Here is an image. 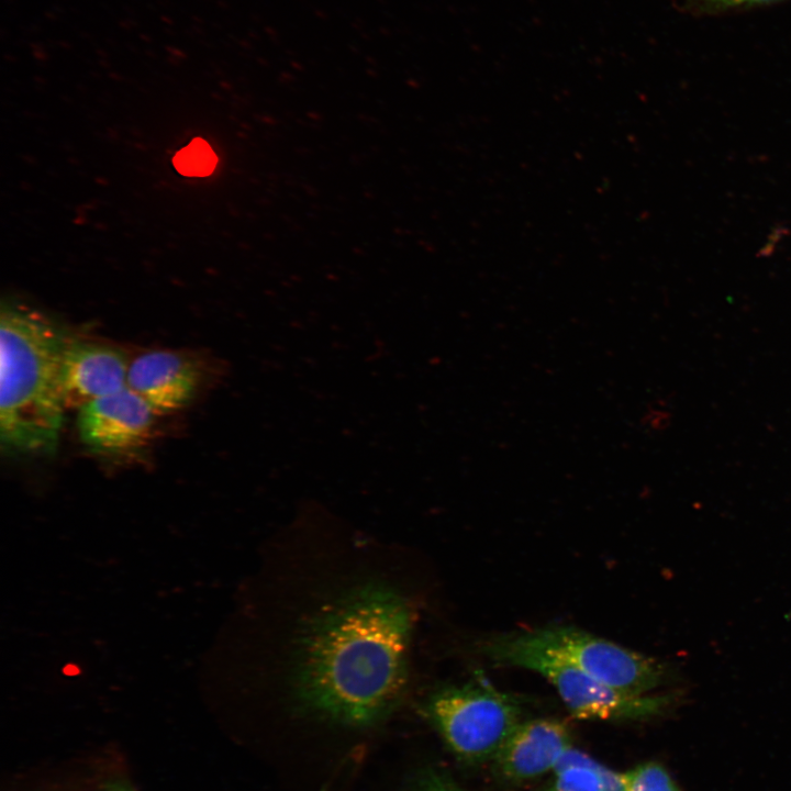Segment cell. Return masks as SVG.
Here are the masks:
<instances>
[{
  "label": "cell",
  "instance_id": "obj_1",
  "mask_svg": "<svg viewBox=\"0 0 791 791\" xmlns=\"http://www.w3.org/2000/svg\"><path fill=\"white\" fill-rule=\"evenodd\" d=\"M410 627L409 608L393 591L367 587L339 601L302 638L301 702L342 724L381 720L404 688Z\"/></svg>",
  "mask_w": 791,
  "mask_h": 791
},
{
  "label": "cell",
  "instance_id": "obj_2",
  "mask_svg": "<svg viewBox=\"0 0 791 791\" xmlns=\"http://www.w3.org/2000/svg\"><path fill=\"white\" fill-rule=\"evenodd\" d=\"M69 339L35 312L7 308L0 321V439L8 453L55 452L64 417L60 370Z\"/></svg>",
  "mask_w": 791,
  "mask_h": 791
},
{
  "label": "cell",
  "instance_id": "obj_3",
  "mask_svg": "<svg viewBox=\"0 0 791 791\" xmlns=\"http://www.w3.org/2000/svg\"><path fill=\"white\" fill-rule=\"evenodd\" d=\"M483 653L493 661L534 670L557 690L568 711L580 720L636 721L665 712L671 694H634L613 688L573 665L530 644L521 634L492 638Z\"/></svg>",
  "mask_w": 791,
  "mask_h": 791
},
{
  "label": "cell",
  "instance_id": "obj_4",
  "mask_svg": "<svg viewBox=\"0 0 791 791\" xmlns=\"http://www.w3.org/2000/svg\"><path fill=\"white\" fill-rule=\"evenodd\" d=\"M427 712L449 750L468 765L492 761L522 722L519 701L482 677L439 690Z\"/></svg>",
  "mask_w": 791,
  "mask_h": 791
},
{
  "label": "cell",
  "instance_id": "obj_5",
  "mask_svg": "<svg viewBox=\"0 0 791 791\" xmlns=\"http://www.w3.org/2000/svg\"><path fill=\"white\" fill-rule=\"evenodd\" d=\"M532 645L619 690L647 694L667 680L657 659L624 648L571 626H549L521 633Z\"/></svg>",
  "mask_w": 791,
  "mask_h": 791
},
{
  "label": "cell",
  "instance_id": "obj_6",
  "mask_svg": "<svg viewBox=\"0 0 791 791\" xmlns=\"http://www.w3.org/2000/svg\"><path fill=\"white\" fill-rule=\"evenodd\" d=\"M156 414L130 388L96 399L79 409L78 432L93 453L131 454L148 442Z\"/></svg>",
  "mask_w": 791,
  "mask_h": 791
},
{
  "label": "cell",
  "instance_id": "obj_7",
  "mask_svg": "<svg viewBox=\"0 0 791 791\" xmlns=\"http://www.w3.org/2000/svg\"><path fill=\"white\" fill-rule=\"evenodd\" d=\"M572 740L570 727L560 720L522 721L493 758L495 772L511 783L552 773Z\"/></svg>",
  "mask_w": 791,
  "mask_h": 791
},
{
  "label": "cell",
  "instance_id": "obj_8",
  "mask_svg": "<svg viewBox=\"0 0 791 791\" xmlns=\"http://www.w3.org/2000/svg\"><path fill=\"white\" fill-rule=\"evenodd\" d=\"M129 365L124 355L108 345L70 341L60 370L65 409L85 404L126 388Z\"/></svg>",
  "mask_w": 791,
  "mask_h": 791
},
{
  "label": "cell",
  "instance_id": "obj_9",
  "mask_svg": "<svg viewBox=\"0 0 791 791\" xmlns=\"http://www.w3.org/2000/svg\"><path fill=\"white\" fill-rule=\"evenodd\" d=\"M200 372L185 355L151 350L129 366L126 386L157 414H169L187 406L197 393Z\"/></svg>",
  "mask_w": 791,
  "mask_h": 791
},
{
  "label": "cell",
  "instance_id": "obj_10",
  "mask_svg": "<svg viewBox=\"0 0 791 791\" xmlns=\"http://www.w3.org/2000/svg\"><path fill=\"white\" fill-rule=\"evenodd\" d=\"M539 791H625V773L571 747Z\"/></svg>",
  "mask_w": 791,
  "mask_h": 791
},
{
  "label": "cell",
  "instance_id": "obj_11",
  "mask_svg": "<svg viewBox=\"0 0 791 791\" xmlns=\"http://www.w3.org/2000/svg\"><path fill=\"white\" fill-rule=\"evenodd\" d=\"M625 791H681L667 769L647 761L624 771Z\"/></svg>",
  "mask_w": 791,
  "mask_h": 791
},
{
  "label": "cell",
  "instance_id": "obj_12",
  "mask_svg": "<svg viewBox=\"0 0 791 791\" xmlns=\"http://www.w3.org/2000/svg\"><path fill=\"white\" fill-rule=\"evenodd\" d=\"M216 161L211 146L202 138H194L175 155L172 163L183 176L204 177L214 170Z\"/></svg>",
  "mask_w": 791,
  "mask_h": 791
},
{
  "label": "cell",
  "instance_id": "obj_13",
  "mask_svg": "<svg viewBox=\"0 0 791 791\" xmlns=\"http://www.w3.org/2000/svg\"><path fill=\"white\" fill-rule=\"evenodd\" d=\"M405 791H467L459 786L448 773L435 768L426 767L419 770L410 781Z\"/></svg>",
  "mask_w": 791,
  "mask_h": 791
},
{
  "label": "cell",
  "instance_id": "obj_14",
  "mask_svg": "<svg viewBox=\"0 0 791 791\" xmlns=\"http://www.w3.org/2000/svg\"><path fill=\"white\" fill-rule=\"evenodd\" d=\"M776 1L780 0H676L677 4L687 11L701 14L746 9Z\"/></svg>",
  "mask_w": 791,
  "mask_h": 791
},
{
  "label": "cell",
  "instance_id": "obj_15",
  "mask_svg": "<svg viewBox=\"0 0 791 791\" xmlns=\"http://www.w3.org/2000/svg\"><path fill=\"white\" fill-rule=\"evenodd\" d=\"M100 791H136L129 783L115 780L105 783Z\"/></svg>",
  "mask_w": 791,
  "mask_h": 791
}]
</instances>
